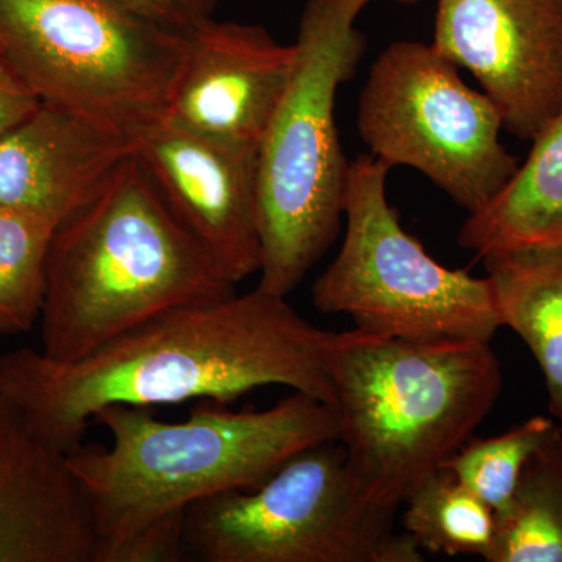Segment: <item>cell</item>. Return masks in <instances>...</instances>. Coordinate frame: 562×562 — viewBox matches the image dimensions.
<instances>
[{
    "instance_id": "4",
    "label": "cell",
    "mask_w": 562,
    "mask_h": 562,
    "mask_svg": "<svg viewBox=\"0 0 562 562\" xmlns=\"http://www.w3.org/2000/svg\"><path fill=\"white\" fill-rule=\"evenodd\" d=\"M338 442L375 501L401 508L472 438L503 386L491 342L333 333L327 349Z\"/></svg>"
},
{
    "instance_id": "6",
    "label": "cell",
    "mask_w": 562,
    "mask_h": 562,
    "mask_svg": "<svg viewBox=\"0 0 562 562\" xmlns=\"http://www.w3.org/2000/svg\"><path fill=\"white\" fill-rule=\"evenodd\" d=\"M397 509L375 501L338 441L310 447L247 490L194 503L181 517L180 561L424 562Z\"/></svg>"
},
{
    "instance_id": "7",
    "label": "cell",
    "mask_w": 562,
    "mask_h": 562,
    "mask_svg": "<svg viewBox=\"0 0 562 562\" xmlns=\"http://www.w3.org/2000/svg\"><path fill=\"white\" fill-rule=\"evenodd\" d=\"M187 47L114 0H0V52L40 102L132 138L165 120Z\"/></svg>"
},
{
    "instance_id": "8",
    "label": "cell",
    "mask_w": 562,
    "mask_h": 562,
    "mask_svg": "<svg viewBox=\"0 0 562 562\" xmlns=\"http://www.w3.org/2000/svg\"><path fill=\"white\" fill-rule=\"evenodd\" d=\"M391 168L372 155L350 162L338 257L314 281V306L347 314L358 330L409 339H479L502 327L487 277L432 260L387 202Z\"/></svg>"
},
{
    "instance_id": "14",
    "label": "cell",
    "mask_w": 562,
    "mask_h": 562,
    "mask_svg": "<svg viewBox=\"0 0 562 562\" xmlns=\"http://www.w3.org/2000/svg\"><path fill=\"white\" fill-rule=\"evenodd\" d=\"M135 155V140L41 103L0 139V206L60 224L91 201Z\"/></svg>"
},
{
    "instance_id": "16",
    "label": "cell",
    "mask_w": 562,
    "mask_h": 562,
    "mask_svg": "<svg viewBox=\"0 0 562 562\" xmlns=\"http://www.w3.org/2000/svg\"><path fill=\"white\" fill-rule=\"evenodd\" d=\"M483 260L502 327L516 331L538 361L562 430V244L497 251Z\"/></svg>"
},
{
    "instance_id": "17",
    "label": "cell",
    "mask_w": 562,
    "mask_h": 562,
    "mask_svg": "<svg viewBox=\"0 0 562 562\" xmlns=\"http://www.w3.org/2000/svg\"><path fill=\"white\" fill-rule=\"evenodd\" d=\"M487 562H562V430L531 454L512 501L495 513Z\"/></svg>"
},
{
    "instance_id": "22",
    "label": "cell",
    "mask_w": 562,
    "mask_h": 562,
    "mask_svg": "<svg viewBox=\"0 0 562 562\" xmlns=\"http://www.w3.org/2000/svg\"><path fill=\"white\" fill-rule=\"evenodd\" d=\"M40 105V99L0 52V139Z\"/></svg>"
},
{
    "instance_id": "10",
    "label": "cell",
    "mask_w": 562,
    "mask_h": 562,
    "mask_svg": "<svg viewBox=\"0 0 562 562\" xmlns=\"http://www.w3.org/2000/svg\"><path fill=\"white\" fill-rule=\"evenodd\" d=\"M432 46L532 140L562 110V0H438Z\"/></svg>"
},
{
    "instance_id": "11",
    "label": "cell",
    "mask_w": 562,
    "mask_h": 562,
    "mask_svg": "<svg viewBox=\"0 0 562 562\" xmlns=\"http://www.w3.org/2000/svg\"><path fill=\"white\" fill-rule=\"evenodd\" d=\"M135 157L166 205L225 280L260 271L257 147L209 138L166 120L133 136Z\"/></svg>"
},
{
    "instance_id": "3",
    "label": "cell",
    "mask_w": 562,
    "mask_h": 562,
    "mask_svg": "<svg viewBox=\"0 0 562 562\" xmlns=\"http://www.w3.org/2000/svg\"><path fill=\"white\" fill-rule=\"evenodd\" d=\"M233 292L133 155L55 228L41 351L76 361L162 313Z\"/></svg>"
},
{
    "instance_id": "12",
    "label": "cell",
    "mask_w": 562,
    "mask_h": 562,
    "mask_svg": "<svg viewBox=\"0 0 562 562\" xmlns=\"http://www.w3.org/2000/svg\"><path fill=\"white\" fill-rule=\"evenodd\" d=\"M187 36L165 120L258 149L297 65L295 43L280 44L261 25L214 20Z\"/></svg>"
},
{
    "instance_id": "13",
    "label": "cell",
    "mask_w": 562,
    "mask_h": 562,
    "mask_svg": "<svg viewBox=\"0 0 562 562\" xmlns=\"http://www.w3.org/2000/svg\"><path fill=\"white\" fill-rule=\"evenodd\" d=\"M0 562H98V532L68 453L0 390Z\"/></svg>"
},
{
    "instance_id": "1",
    "label": "cell",
    "mask_w": 562,
    "mask_h": 562,
    "mask_svg": "<svg viewBox=\"0 0 562 562\" xmlns=\"http://www.w3.org/2000/svg\"><path fill=\"white\" fill-rule=\"evenodd\" d=\"M331 336L288 297L257 286L162 313L76 361L27 347L3 353L0 390L41 438L68 453L111 405L232 403L258 387L286 386L333 408Z\"/></svg>"
},
{
    "instance_id": "20",
    "label": "cell",
    "mask_w": 562,
    "mask_h": 562,
    "mask_svg": "<svg viewBox=\"0 0 562 562\" xmlns=\"http://www.w3.org/2000/svg\"><path fill=\"white\" fill-rule=\"evenodd\" d=\"M553 417L535 416L494 438H471L442 462L495 513L512 501L527 461L560 430Z\"/></svg>"
},
{
    "instance_id": "15",
    "label": "cell",
    "mask_w": 562,
    "mask_h": 562,
    "mask_svg": "<svg viewBox=\"0 0 562 562\" xmlns=\"http://www.w3.org/2000/svg\"><path fill=\"white\" fill-rule=\"evenodd\" d=\"M527 161L484 209L469 214L458 244L479 257L562 244V110L531 140Z\"/></svg>"
},
{
    "instance_id": "21",
    "label": "cell",
    "mask_w": 562,
    "mask_h": 562,
    "mask_svg": "<svg viewBox=\"0 0 562 562\" xmlns=\"http://www.w3.org/2000/svg\"><path fill=\"white\" fill-rule=\"evenodd\" d=\"M140 20L190 35L195 29L213 20L220 0H114Z\"/></svg>"
},
{
    "instance_id": "2",
    "label": "cell",
    "mask_w": 562,
    "mask_h": 562,
    "mask_svg": "<svg viewBox=\"0 0 562 562\" xmlns=\"http://www.w3.org/2000/svg\"><path fill=\"white\" fill-rule=\"evenodd\" d=\"M92 424L110 431V449L81 442L68 460L90 503L98 562L180 561L191 505L258 486L302 450L338 441L335 409L294 391L261 412L199 401L183 422L111 405Z\"/></svg>"
},
{
    "instance_id": "5",
    "label": "cell",
    "mask_w": 562,
    "mask_h": 562,
    "mask_svg": "<svg viewBox=\"0 0 562 562\" xmlns=\"http://www.w3.org/2000/svg\"><path fill=\"white\" fill-rule=\"evenodd\" d=\"M368 0H308L297 65L258 146L260 290L288 297L321 260L344 220L350 162L336 95L366 50L357 20Z\"/></svg>"
},
{
    "instance_id": "19",
    "label": "cell",
    "mask_w": 562,
    "mask_h": 562,
    "mask_svg": "<svg viewBox=\"0 0 562 562\" xmlns=\"http://www.w3.org/2000/svg\"><path fill=\"white\" fill-rule=\"evenodd\" d=\"M55 228L40 214L0 206V338L31 331L41 319Z\"/></svg>"
},
{
    "instance_id": "23",
    "label": "cell",
    "mask_w": 562,
    "mask_h": 562,
    "mask_svg": "<svg viewBox=\"0 0 562 562\" xmlns=\"http://www.w3.org/2000/svg\"><path fill=\"white\" fill-rule=\"evenodd\" d=\"M368 2H372V0H368ZM395 2H401V3H417V2H420V0H395Z\"/></svg>"
},
{
    "instance_id": "9",
    "label": "cell",
    "mask_w": 562,
    "mask_h": 562,
    "mask_svg": "<svg viewBox=\"0 0 562 562\" xmlns=\"http://www.w3.org/2000/svg\"><path fill=\"white\" fill-rule=\"evenodd\" d=\"M503 120L432 44L397 41L369 70L358 133L384 165L424 173L469 214L484 209L519 161L503 146Z\"/></svg>"
},
{
    "instance_id": "18",
    "label": "cell",
    "mask_w": 562,
    "mask_h": 562,
    "mask_svg": "<svg viewBox=\"0 0 562 562\" xmlns=\"http://www.w3.org/2000/svg\"><path fill=\"white\" fill-rule=\"evenodd\" d=\"M403 505V530L422 552L490 561L497 519L490 508L447 469H438L409 494Z\"/></svg>"
}]
</instances>
